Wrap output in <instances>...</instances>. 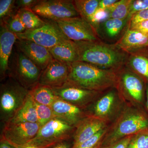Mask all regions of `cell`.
Instances as JSON below:
<instances>
[{
	"label": "cell",
	"instance_id": "7c38bea8",
	"mask_svg": "<svg viewBox=\"0 0 148 148\" xmlns=\"http://www.w3.org/2000/svg\"><path fill=\"white\" fill-rule=\"evenodd\" d=\"M55 21L64 34L73 41H93L101 40L92 25L80 16Z\"/></svg>",
	"mask_w": 148,
	"mask_h": 148
},
{
	"label": "cell",
	"instance_id": "ba28073f",
	"mask_svg": "<svg viewBox=\"0 0 148 148\" xmlns=\"http://www.w3.org/2000/svg\"><path fill=\"white\" fill-rule=\"evenodd\" d=\"M32 10L39 16L52 21L80 16L71 0H40Z\"/></svg>",
	"mask_w": 148,
	"mask_h": 148
},
{
	"label": "cell",
	"instance_id": "44dd1931",
	"mask_svg": "<svg viewBox=\"0 0 148 148\" xmlns=\"http://www.w3.org/2000/svg\"><path fill=\"white\" fill-rule=\"evenodd\" d=\"M125 66L148 82V47L129 53Z\"/></svg>",
	"mask_w": 148,
	"mask_h": 148
},
{
	"label": "cell",
	"instance_id": "d4e9b609",
	"mask_svg": "<svg viewBox=\"0 0 148 148\" xmlns=\"http://www.w3.org/2000/svg\"><path fill=\"white\" fill-rule=\"evenodd\" d=\"M73 3L79 16L91 24L99 7V0H75Z\"/></svg>",
	"mask_w": 148,
	"mask_h": 148
},
{
	"label": "cell",
	"instance_id": "8d00e7d4",
	"mask_svg": "<svg viewBox=\"0 0 148 148\" xmlns=\"http://www.w3.org/2000/svg\"><path fill=\"white\" fill-rule=\"evenodd\" d=\"M40 1V0H18L16 1L15 5L18 10L23 8L32 9Z\"/></svg>",
	"mask_w": 148,
	"mask_h": 148
},
{
	"label": "cell",
	"instance_id": "5bb4252c",
	"mask_svg": "<svg viewBox=\"0 0 148 148\" xmlns=\"http://www.w3.org/2000/svg\"><path fill=\"white\" fill-rule=\"evenodd\" d=\"M71 65L53 59L42 71L39 84L51 87H58L67 82Z\"/></svg>",
	"mask_w": 148,
	"mask_h": 148
},
{
	"label": "cell",
	"instance_id": "ffe728a7",
	"mask_svg": "<svg viewBox=\"0 0 148 148\" xmlns=\"http://www.w3.org/2000/svg\"><path fill=\"white\" fill-rule=\"evenodd\" d=\"M115 44L127 53H130L148 47V34L128 28Z\"/></svg>",
	"mask_w": 148,
	"mask_h": 148
},
{
	"label": "cell",
	"instance_id": "f546056e",
	"mask_svg": "<svg viewBox=\"0 0 148 148\" xmlns=\"http://www.w3.org/2000/svg\"><path fill=\"white\" fill-rule=\"evenodd\" d=\"M108 127L102 130L84 143L74 148H101Z\"/></svg>",
	"mask_w": 148,
	"mask_h": 148
},
{
	"label": "cell",
	"instance_id": "60d3db41",
	"mask_svg": "<svg viewBox=\"0 0 148 148\" xmlns=\"http://www.w3.org/2000/svg\"><path fill=\"white\" fill-rule=\"evenodd\" d=\"M13 146L16 148H50L53 146L38 145H32V144H26V145L21 146Z\"/></svg>",
	"mask_w": 148,
	"mask_h": 148
},
{
	"label": "cell",
	"instance_id": "d6a6232c",
	"mask_svg": "<svg viewBox=\"0 0 148 148\" xmlns=\"http://www.w3.org/2000/svg\"><path fill=\"white\" fill-rule=\"evenodd\" d=\"M146 10H148V0H131L129 16L130 18L134 14Z\"/></svg>",
	"mask_w": 148,
	"mask_h": 148
},
{
	"label": "cell",
	"instance_id": "e575fe53",
	"mask_svg": "<svg viewBox=\"0 0 148 148\" xmlns=\"http://www.w3.org/2000/svg\"><path fill=\"white\" fill-rule=\"evenodd\" d=\"M148 20V10H146L136 12L130 17L129 23V27L135 24Z\"/></svg>",
	"mask_w": 148,
	"mask_h": 148
},
{
	"label": "cell",
	"instance_id": "ab89813d",
	"mask_svg": "<svg viewBox=\"0 0 148 148\" xmlns=\"http://www.w3.org/2000/svg\"><path fill=\"white\" fill-rule=\"evenodd\" d=\"M69 140H65L60 142L50 148H72L73 145H71Z\"/></svg>",
	"mask_w": 148,
	"mask_h": 148
},
{
	"label": "cell",
	"instance_id": "8fae6325",
	"mask_svg": "<svg viewBox=\"0 0 148 148\" xmlns=\"http://www.w3.org/2000/svg\"><path fill=\"white\" fill-rule=\"evenodd\" d=\"M42 71L24 53L18 50L11 75L29 90L39 83Z\"/></svg>",
	"mask_w": 148,
	"mask_h": 148
},
{
	"label": "cell",
	"instance_id": "f35d334b",
	"mask_svg": "<svg viewBox=\"0 0 148 148\" xmlns=\"http://www.w3.org/2000/svg\"><path fill=\"white\" fill-rule=\"evenodd\" d=\"M118 1V0H99L98 8L107 10Z\"/></svg>",
	"mask_w": 148,
	"mask_h": 148
},
{
	"label": "cell",
	"instance_id": "7bdbcfd3",
	"mask_svg": "<svg viewBox=\"0 0 148 148\" xmlns=\"http://www.w3.org/2000/svg\"><path fill=\"white\" fill-rule=\"evenodd\" d=\"M146 106L147 110L148 111V82H146Z\"/></svg>",
	"mask_w": 148,
	"mask_h": 148
},
{
	"label": "cell",
	"instance_id": "b9f144b4",
	"mask_svg": "<svg viewBox=\"0 0 148 148\" xmlns=\"http://www.w3.org/2000/svg\"><path fill=\"white\" fill-rule=\"evenodd\" d=\"M0 148H16L14 146L11 145L7 141L1 138Z\"/></svg>",
	"mask_w": 148,
	"mask_h": 148
},
{
	"label": "cell",
	"instance_id": "f1b7e54d",
	"mask_svg": "<svg viewBox=\"0 0 148 148\" xmlns=\"http://www.w3.org/2000/svg\"><path fill=\"white\" fill-rule=\"evenodd\" d=\"M15 3L16 1L14 0L0 1V18L1 24L4 23L9 18L16 14V13H14V12L15 9L17 10Z\"/></svg>",
	"mask_w": 148,
	"mask_h": 148
},
{
	"label": "cell",
	"instance_id": "d590c367",
	"mask_svg": "<svg viewBox=\"0 0 148 148\" xmlns=\"http://www.w3.org/2000/svg\"><path fill=\"white\" fill-rule=\"evenodd\" d=\"M133 135H134L125 137L112 144L101 147V148H127Z\"/></svg>",
	"mask_w": 148,
	"mask_h": 148
},
{
	"label": "cell",
	"instance_id": "9c48e42d",
	"mask_svg": "<svg viewBox=\"0 0 148 148\" xmlns=\"http://www.w3.org/2000/svg\"><path fill=\"white\" fill-rule=\"evenodd\" d=\"M124 100L116 88H111L93 103L90 114L108 123L122 110Z\"/></svg>",
	"mask_w": 148,
	"mask_h": 148
},
{
	"label": "cell",
	"instance_id": "4fadbf2b",
	"mask_svg": "<svg viewBox=\"0 0 148 148\" xmlns=\"http://www.w3.org/2000/svg\"><path fill=\"white\" fill-rule=\"evenodd\" d=\"M40 127L38 123L8 122L4 124L1 138L12 145H24L36 137Z\"/></svg>",
	"mask_w": 148,
	"mask_h": 148
},
{
	"label": "cell",
	"instance_id": "30bf717a",
	"mask_svg": "<svg viewBox=\"0 0 148 148\" xmlns=\"http://www.w3.org/2000/svg\"><path fill=\"white\" fill-rule=\"evenodd\" d=\"M51 88L60 99L84 109L93 104L102 93L77 86L68 82L61 86Z\"/></svg>",
	"mask_w": 148,
	"mask_h": 148
},
{
	"label": "cell",
	"instance_id": "52a82bcc",
	"mask_svg": "<svg viewBox=\"0 0 148 148\" xmlns=\"http://www.w3.org/2000/svg\"><path fill=\"white\" fill-rule=\"evenodd\" d=\"M116 88L124 99L141 104L146 94V82L126 66L117 72Z\"/></svg>",
	"mask_w": 148,
	"mask_h": 148
},
{
	"label": "cell",
	"instance_id": "4316f807",
	"mask_svg": "<svg viewBox=\"0 0 148 148\" xmlns=\"http://www.w3.org/2000/svg\"><path fill=\"white\" fill-rule=\"evenodd\" d=\"M131 1L121 0L114 4L107 10L108 12L109 18L124 19L130 17L129 8Z\"/></svg>",
	"mask_w": 148,
	"mask_h": 148
},
{
	"label": "cell",
	"instance_id": "836d02e7",
	"mask_svg": "<svg viewBox=\"0 0 148 148\" xmlns=\"http://www.w3.org/2000/svg\"><path fill=\"white\" fill-rule=\"evenodd\" d=\"M108 18L109 13L108 10H104L98 8L93 16L91 25L96 30L99 24L106 21Z\"/></svg>",
	"mask_w": 148,
	"mask_h": 148
},
{
	"label": "cell",
	"instance_id": "1f68e13d",
	"mask_svg": "<svg viewBox=\"0 0 148 148\" xmlns=\"http://www.w3.org/2000/svg\"><path fill=\"white\" fill-rule=\"evenodd\" d=\"M127 148H148V130L133 135Z\"/></svg>",
	"mask_w": 148,
	"mask_h": 148
},
{
	"label": "cell",
	"instance_id": "484cf974",
	"mask_svg": "<svg viewBox=\"0 0 148 148\" xmlns=\"http://www.w3.org/2000/svg\"><path fill=\"white\" fill-rule=\"evenodd\" d=\"M17 13L27 30L38 29L45 23V20L42 19L31 9H20Z\"/></svg>",
	"mask_w": 148,
	"mask_h": 148
},
{
	"label": "cell",
	"instance_id": "9a60e30c",
	"mask_svg": "<svg viewBox=\"0 0 148 148\" xmlns=\"http://www.w3.org/2000/svg\"><path fill=\"white\" fill-rule=\"evenodd\" d=\"M130 18H108L99 24L96 32L98 38L107 43L114 44L119 40L129 27Z\"/></svg>",
	"mask_w": 148,
	"mask_h": 148
},
{
	"label": "cell",
	"instance_id": "d6986e66",
	"mask_svg": "<svg viewBox=\"0 0 148 148\" xmlns=\"http://www.w3.org/2000/svg\"><path fill=\"white\" fill-rule=\"evenodd\" d=\"M1 26L0 71L1 77L3 79H4L9 71V59L17 38L16 35L9 30L5 25L1 24Z\"/></svg>",
	"mask_w": 148,
	"mask_h": 148
},
{
	"label": "cell",
	"instance_id": "e0dca14e",
	"mask_svg": "<svg viewBox=\"0 0 148 148\" xmlns=\"http://www.w3.org/2000/svg\"><path fill=\"white\" fill-rule=\"evenodd\" d=\"M56 118L76 127L80 122L90 114L89 111L80 108L58 98L51 106Z\"/></svg>",
	"mask_w": 148,
	"mask_h": 148
},
{
	"label": "cell",
	"instance_id": "ac0fdd59",
	"mask_svg": "<svg viewBox=\"0 0 148 148\" xmlns=\"http://www.w3.org/2000/svg\"><path fill=\"white\" fill-rule=\"evenodd\" d=\"M16 42L18 50L24 53L42 71L53 59L49 49L32 41L17 39Z\"/></svg>",
	"mask_w": 148,
	"mask_h": 148
},
{
	"label": "cell",
	"instance_id": "3957f363",
	"mask_svg": "<svg viewBox=\"0 0 148 148\" xmlns=\"http://www.w3.org/2000/svg\"><path fill=\"white\" fill-rule=\"evenodd\" d=\"M148 130V117L134 106L123 108L108 131L101 147L108 145L122 138Z\"/></svg>",
	"mask_w": 148,
	"mask_h": 148
},
{
	"label": "cell",
	"instance_id": "74e56055",
	"mask_svg": "<svg viewBox=\"0 0 148 148\" xmlns=\"http://www.w3.org/2000/svg\"><path fill=\"white\" fill-rule=\"evenodd\" d=\"M128 28L148 34V20L140 22Z\"/></svg>",
	"mask_w": 148,
	"mask_h": 148
},
{
	"label": "cell",
	"instance_id": "6da1fadb",
	"mask_svg": "<svg viewBox=\"0 0 148 148\" xmlns=\"http://www.w3.org/2000/svg\"><path fill=\"white\" fill-rule=\"evenodd\" d=\"M74 42L78 61L116 72L125 66L127 62L129 53L115 44L107 43L101 40Z\"/></svg>",
	"mask_w": 148,
	"mask_h": 148
},
{
	"label": "cell",
	"instance_id": "83f0119b",
	"mask_svg": "<svg viewBox=\"0 0 148 148\" xmlns=\"http://www.w3.org/2000/svg\"><path fill=\"white\" fill-rule=\"evenodd\" d=\"M35 103L38 116V123L40 127L56 118L51 107Z\"/></svg>",
	"mask_w": 148,
	"mask_h": 148
},
{
	"label": "cell",
	"instance_id": "cb8c5ba5",
	"mask_svg": "<svg viewBox=\"0 0 148 148\" xmlns=\"http://www.w3.org/2000/svg\"><path fill=\"white\" fill-rule=\"evenodd\" d=\"M29 94L36 103L49 107L58 98L51 87L39 83L29 90Z\"/></svg>",
	"mask_w": 148,
	"mask_h": 148
},
{
	"label": "cell",
	"instance_id": "603a6c76",
	"mask_svg": "<svg viewBox=\"0 0 148 148\" xmlns=\"http://www.w3.org/2000/svg\"><path fill=\"white\" fill-rule=\"evenodd\" d=\"M38 119L35 101L29 94L22 107L8 122L38 123Z\"/></svg>",
	"mask_w": 148,
	"mask_h": 148
},
{
	"label": "cell",
	"instance_id": "4dcf8cb0",
	"mask_svg": "<svg viewBox=\"0 0 148 148\" xmlns=\"http://www.w3.org/2000/svg\"><path fill=\"white\" fill-rule=\"evenodd\" d=\"M1 24L5 25L9 30L15 34H21L27 30L17 13Z\"/></svg>",
	"mask_w": 148,
	"mask_h": 148
},
{
	"label": "cell",
	"instance_id": "5b68a950",
	"mask_svg": "<svg viewBox=\"0 0 148 148\" xmlns=\"http://www.w3.org/2000/svg\"><path fill=\"white\" fill-rule=\"evenodd\" d=\"M75 127L62 119L54 118L40 127L36 136L27 144L54 146L73 137Z\"/></svg>",
	"mask_w": 148,
	"mask_h": 148
},
{
	"label": "cell",
	"instance_id": "7a4b0ae2",
	"mask_svg": "<svg viewBox=\"0 0 148 148\" xmlns=\"http://www.w3.org/2000/svg\"><path fill=\"white\" fill-rule=\"evenodd\" d=\"M68 82L85 89L102 92L116 88L117 75L115 71L77 61L71 65Z\"/></svg>",
	"mask_w": 148,
	"mask_h": 148
},
{
	"label": "cell",
	"instance_id": "2e32d148",
	"mask_svg": "<svg viewBox=\"0 0 148 148\" xmlns=\"http://www.w3.org/2000/svg\"><path fill=\"white\" fill-rule=\"evenodd\" d=\"M107 122L89 115L76 126L73 138V146L76 147L90 139L99 131L108 126Z\"/></svg>",
	"mask_w": 148,
	"mask_h": 148
},
{
	"label": "cell",
	"instance_id": "7402d4cb",
	"mask_svg": "<svg viewBox=\"0 0 148 148\" xmlns=\"http://www.w3.org/2000/svg\"><path fill=\"white\" fill-rule=\"evenodd\" d=\"M49 50L53 59L69 65L79 61L75 44L71 40L59 44Z\"/></svg>",
	"mask_w": 148,
	"mask_h": 148
},
{
	"label": "cell",
	"instance_id": "277c9868",
	"mask_svg": "<svg viewBox=\"0 0 148 148\" xmlns=\"http://www.w3.org/2000/svg\"><path fill=\"white\" fill-rule=\"evenodd\" d=\"M29 90L12 77L9 76L1 84V120L4 124L9 121L23 106Z\"/></svg>",
	"mask_w": 148,
	"mask_h": 148
},
{
	"label": "cell",
	"instance_id": "8992f818",
	"mask_svg": "<svg viewBox=\"0 0 148 148\" xmlns=\"http://www.w3.org/2000/svg\"><path fill=\"white\" fill-rule=\"evenodd\" d=\"M45 20V24L40 28L15 34L17 39L32 41L49 49L70 40L64 34L55 21Z\"/></svg>",
	"mask_w": 148,
	"mask_h": 148
}]
</instances>
